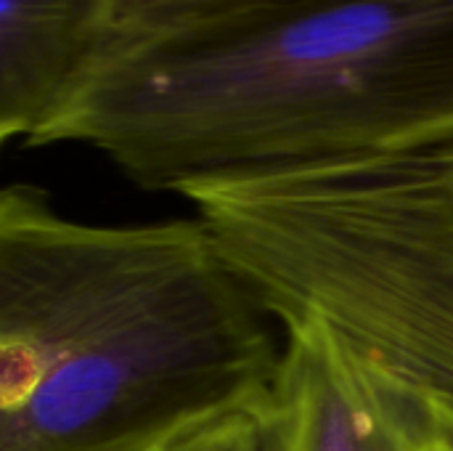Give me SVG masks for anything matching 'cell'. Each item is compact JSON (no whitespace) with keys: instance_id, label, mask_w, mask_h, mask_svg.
I'll list each match as a JSON object with an SVG mask.
<instances>
[{"instance_id":"cell-1","label":"cell","mask_w":453,"mask_h":451,"mask_svg":"<svg viewBox=\"0 0 453 451\" xmlns=\"http://www.w3.org/2000/svg\"><path fill=\"white\" fill-rule=\"evenodd\" d=\"M453 138V0H300L104 40L35 146L80 144L194 191Z\"/></svg>"},{"instance_id":"cell-2","label":"cell","mask_w":453,"mask_h":451,"mask_svg":"<svg viewBox=\"0 0 453 451\" xmlns=\"http://www.w3.org/2000/svg\"><path fill=\"white\" fill-rule=\"evenodd\" d=\"M210 226L0 191V451H154L276 393L284 343Z\"/></svg>"},{"instance_id":"cell-3","label":"cell","mask_w":453,"mask_h":451,"mask_svg":"<svg viewBox=\"0 0 453 451\" xmlns=\"http://www.w3.org/2000/svg\"><path fill=\"white\" fill-rule=\"evenodd\" d=\"M284 451H427L377 383L313 319H284Z\"/></svg>"},{"instance_id":"cell-4","label":"cell","mask_w":453,"mask_h":451,"mask_svg":"<svg viewBox=\"0 0 453 451\" xmlns=\"http://www.w3.org/2000/svg\"><path fill=\"white\" fill-rule=\"evenodd\" d=\"M104 40V0H0V141H35Z\"/></svg>"},{"instance_id":"cell-5","label":"cell","mask_w":453,"mask_h":451,"mask_svg":"<svg viewBox=\"0 0 453 451\" xmlns=\"http://www.w3.org/2000/svg\"><path fill=\"white\" fill-rule=\"evenodd\" d=\"M292 3L300 0H104V40L159 37Z\"/></svg>"},{"instance_id":"cell-6","label":"cell","mask_w":453,"mask_h":451,"mask_svg":"<svg viewBox=\"0 0 453 451\" xmlns=\"http://www.w3.org/2000/svg\"><path fill=\"white\" fill-rule=\"evenodd\" d=\"M154 451H284L276 393L188 428Z\"/></svg>"},{"instance_id":"cell-7","label":"cell","mask_w":453,"mask_h":451,"mask_svg":"<svg viewBox=\"0 0 453 451\" xmlns=\"http://www.w3.org/2000/svg\"><path fill=\"white\" fill-rule=\"evenodd\" d=\"M438 152H441V159H443V167H446V175H449V183H451L453 189V138L441 141Z\"/></svg>"},{"instance_id":"cell-8","label":"cell","mask_w":453,"mask_h":451,"mask_svg":"<svg viewBox=\"0 0 453 451\" xmlns=\"http://www.w3.org/2000/svg\"><path fill=\"white\" fill-rule=\"evenodd\" d=\"M443 451H453V449H443Z\"/></svg>"}]
</instances>
